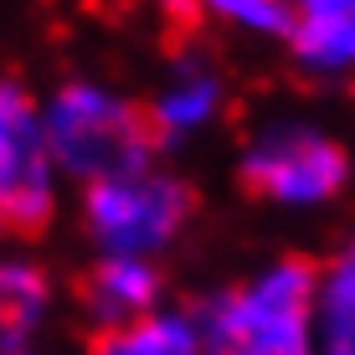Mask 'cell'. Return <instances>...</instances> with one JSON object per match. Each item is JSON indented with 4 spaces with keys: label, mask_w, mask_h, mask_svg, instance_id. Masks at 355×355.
<instances>
[{
    "label": "cell",
    "mask_w": 355,
    "mask_h": 355,
    "mask_svg": "<svg viewBox=\"0 0 355 355\" xmlns=\"http://www.w3.org/2000/svg\"><path fill=\"white\" fill-rule=\"evenodd\" d=\"M196 196L170 170H134V175L103 180L83 191V232L98 258H150L160 263L165 248L186 232Z\"/></svg>",
    "instance_id": "obj_4"
},
{
    "label": "cell",
    "mask_w": 355,
    "mask_h": 355,
    "mask_svg": "<svg viewBox=\"0 0 355 355\" xmlns=\"http://www.w3.org/2000/svg\"><path fill=\"white\" fill-rule=\"evenodd\" d=\"M314 355H355V237L320 268V288H314Z\"/></svg>",
    "instance_id": "obj_10"
},
{
    "label": "cell",
    "mask_w": 355,
    "mask_h": 355,
    "mask_svg": "<svg viewBox=\"0 0 355 355\" xmlns=\"http://www.w3.org/2000/svg\"><path fill=\"white\" fill-rule=\"evenodd\" d=\"M0 232H6V222H0Z\"/></svg>",
    "instance_id": "obj_13"
},
{
    "label": "cell",
    "mask_w": 355,
    "mask_h": 355,
    "mask_svg": "<svg viewBox=\"0 0 355 355\" xmlns=\"http://www.w3.org/2000/svg\"><path fill=\"white\" fill-rule=\"evenodd\" d=\"M206 16L227 21L232 31L242 36H268V42H284L288 36V21H293V6L288 0H211Z\"/></svg>",
    "instance_id": "obj_12"
},
{
    "label": "cell",
    "mask_w": 355,
    "mask_h": 355,
    "mask_svg": "<svg viewBox=\"0 0 355 355\" xmlns=\"http://www.w3.org/2000/svg\"><path fill=\"white\" fill-rule=\"evenodd\" d=\"M36 108H42V139L57 180L72 175L83 191L134 175V170H150L155 150H160L150 134V119H144V103L124 98L108 83L93 78L62 83Z\"/></svg>",
    "instance_id": "obj_2"
},
{
    "label": "cell",
    "mask_w": 355,
    "mask_h": 355,
    "mask_svg": "<svg viewBox=\"0 0 355 355\" xmlns=\"http://www.w3.org/2000/svg\"><path fill=\"white\" fill-rule=\"evenodd\" d=\"M227 108V83L222 72L201 57H186L170 78L160 83V93L144 103V119H150V134L155 144H180L191 134L211 129Z\"/></svg>",
    "instance_id": "obj_8"
},
{
    "label": "cell",
    "mask_w": 355,
    "mask_h": 355,
    "mask_svg": "<svg viewBox=\"0 0 355 355\" xmlns=\"http://www.w3.org/2000/svg\"><path fill=\"white\" fill-rule=\"evenodd\" d=\"M83 309L103 329H124L165 309V273L150 258H93L83 273Z\"/></svg>",
    "instance_id": "obj_6"
},
{
    "label": "cell",
    "mask_w": 355,
    "mask_h": 355,
    "mask_svg": "<svg viewBox=\"0 0 355 355\" xmlns=\"http://www.w3.org/2000/svg\"><path fill=\"white\" fill-rule=\"evenodd\" d=\"M57 211V170L42 139V108L21 83L0 78V222L36 232Z\"/></svg>",
    "instance_id": "obj_5"
},
{
    "label": "cell",
    "mask_w": 355,
    "mask_h": 355,
    "mask_svg": "<svg viewBox=\"0 0 355 355\" xmlns=\"http://www.w3.org/2000/svg\"><path fill=\"white\" fill-rule=\"evenodd\" d=\"M237 175L258 201H273L284 211H314L345 191L350 155L309 119H268L248 134Z\"/></svg>",
    "instance_id": "obj_3"
},
{
    "label": "cell",
    "mask_w": 355,
    "mask_h": 355,
    "mask_svg": "<svg viewBox=\"0 0 355 355\" xmlns=\"http://www.w3.org/2000/svg\"><path fill=\"white\" fill-rule=\"evenodd\" d=\"M293 67L320 83L355 78V0H304L284 36Z\"/></svg>",
    "instance_id": "obj_7"
},
{
    "label": "cell",
    "mask_w": 355,
    "mask_h": 355,
    "mask_svg": "<svg viewBox=\"0 0 355 355\" xmlns=\"http://www.w3.org/2000/svg\"><path fill=\"white\" fill-rule=\"evenodd\" d=\"M314 288L309 258H273L186 314L206 355H314Z\"/></svg>",
    "instance_id": "obj_1"
},
{
    "label": "cell",
    "mask_w": 355,
    "mask_h": 355,
    "mask_svg": "<svg viewBox=\"0 0 355 355\" xmlns=\"http://www.w3.org/2000/svg\"><path fill=\"white\" fill-rule=\"evenodd\" d=\"M52 278L26 258H0V355H42Z\"/></svg>",
    "instance_id": "obj_9"
},
{
    "label": "cell",
    "mask_w": 355,
    "mask_h": 355,
    "mask_svg": "<svg viewBox=\"0 0 355 355\" xmlns=\"http://www.w3.org/2000/svg\"><path fill=\"white\" fill-rule=\"evenodd\" d=\"M88 355H206L186 309H155L150 320L103 329Z\"/></svg>",
    "instance_id": "obj_11"
}]
</instances>
